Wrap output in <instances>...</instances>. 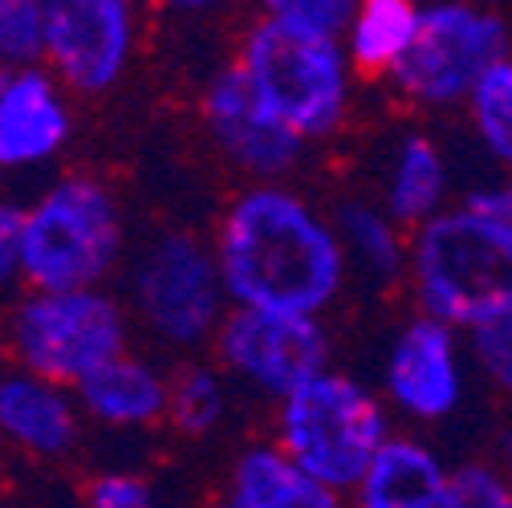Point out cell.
I'll return each mask as SVG.
<instances>
[{
  "label": "cell",
  "instance_id": "6da1fadb",
  "mask_svg": "<svg viewBox=\"0 0 512 508\" xmlns=\"http://www.w3.org/2000/svg\"><path fill=\"white\" fill-rule=\"evenodd\" d=\"M216 261L232 309L322 317L350 273L338 228L285 183H252L224 208Z\"/></svg>",
  "mask_w": 512,
  "mask_h": 508
},
{
  "label": "cell",
  "instance_id": "7a4b0ae2",
  "mask_svg": "<svg viewBox=\"0 0 512 508\" xmlns=\"http://www.w3.org/2000/svg\"><path fill=\"white\" fill-rule=\"evenodd\" d=\"M407 281L423 317L468 338L512 313V232L460 200L411 232Z\"/></svg>",
  "mask_w": 512,
  "mask_h": 508
},
{
  "label": "cell",
  "instance_id": "3957f363",
  "mask_svg": "<svg viewBox=\"0 0 512 508\" xmlns=\"http://www.w3.org/2000/svg\"><path fill=\"white\" fill-rule=\"evenodd\" d=\"M395 435L391 407L346 370H326L277 407V448L330 492H354Z\"/></svg>",
  "mask_w": 512,
  "mask_h": 508
},
{
  "label": "cell",
  "instance_id": "277c9868",
  "mask_svg": "<svg viewBox=\"0 0 512 508\" xmlns=\"http://www.w3.org/2000/svg\"><path fill=\"white\" fill-rule=\"evenodd\" d=\"M122 257V216L94 175H66L25 208V281L33 293L98 289Z\"/></svg>",
  "mask_w": 512,
  "mask_h": 508
},
{
  "label": "cell",
  "instance_id": "5b68a950",
  "mask_svg": "<svg viewBox=\"0 0 512 508\" xmlns=\"http://www.w3.org/2000/svg\"><path fill=\"white\" fill-rule=\"evenodd\" d=\"M240 74L289 131L305 143L334 135L350 110V57L342 41H317L261 17L240 45Z\"/></svg>",
  "mask_w": 512,
  "mask_h": 508
},
{
  "label": "cell",
  "instance_id": "8992f818",
  "mask_svg": "<svg viewBox=\"0 0 512 508\" xmlns=\"http://www.w3.org/2000/svg\"><path fill=\"white\" fill-rule=\"evenodd\" d=\"M512 53V25L500 9L468 0H431L419 13L411 53L391 74L395 94L415 110H460L480 78Z\"/></svg>",
  "mask_w": 512,
  "mask_h": 508
},
{
  "label": "cell",
  "instance_id": "52a82bcc",
  "mask_svg": "<svg viewBox=\"0 0 512 508\" xmlns=\"http://www.w3.org/2000/svg\"><path fill=\"white\" fill-rule=\"evenodd\" d=\"M9 346L21 370H33L74 391L98 366L126 354V313L102 289H29V297L13 309Z\"/></svg>",
  "mask_w": 512,
  "mask_h": 508
},
{
  "label": "cell",
  "instance_id": "ba28073f",
  "mask_svg": "<svg viewBox=\"0 0 512 508\" xmlns=\"http://www.w3.org/2000/svg\"><path fill=\"white\" fill-rule=\"evenodd\" d=\"M131 297L143 326L167 346H200L220 334L228 317L216 248L187 232H167L143 248L131 273Z\"/></svg>",
  "mask_w": 512,
  "mask_h": 508
},
{
  "label": "cell",
  "instance_id": "9c48e42d",
  "mask_svg": "<svg viewBox=\"0 0 512 508\" xmlns=\"http://www.w3.org/2000/svg\"><path fill=\"white\" fill-rule=\"evenodd\" d=\"M220 366L277 403L330 370V334L317 317L228 309L216 334Z\"/></svg>",
  "mask_w": 512,
  "mask_h": 508
},
{
  "label": "cell",
  "instance_id": "30bf717a",
  "mask_svg": "<svg viewBox=\"0 0 512 508\" xmlns=\"http://www.w3.org/2000/svg\"><path fill=\"white\" fill-rule=\"evenodd\" d=\"M468 342L452 326L415 313L382 358V403L407 423H443L468 399Z\"/></svg>",
  "mask_w": 512,
  "mask_h": 508
},
{
  "label": "cell",
  "instance_id": "8fae6325",
  "mask_svg": "<svg viewBox=\"0 0 512 508\" xmlns=\"http://www.w3.org/2000/svg\"><path fill=\"white\" fill-rule=\"evenodd\" d=\"M135 37L126 0H45V70L61 90L106 94L131 66Z\"/></svg>",
  "mask_w": 512,
  "mask_h": 508
},
{
  "label": "cell",
  "instance_id": "7c38bea8",
  "mask_svg": "<svg viewBox=\"0 0 512 508\" xmlns=\"http://www.w3.org/2000/svg\"><path fill=\"white\" fill-rule=\"evenodd\" d=\"M204 122H208V135L220 147V155L232 167H240L244 175H252L256 183H277L305 155V139L297 131H289V126L252 94L240 66L220 70L208 82Z\"/></svg>",
  "mask_w": 512,
  "mask_h": 508
},
{
  "label": "cell",
  "instance_id": "4fadbf2b",
  "mask_svg": "<svg viewBox=\"0 0 512 508\" xmlns=\"http://www.w3.org/2000/svg\"><path fill=\"white\" fill-rule=\"evenodd\" d=\"M70 106L57 78L37 70H0V167L25 171L49 163L70 143Z\"/></svg>",
  "mask_w": 512,
  "mask_h": 508
},
{
  "label": "cell",
  "instance_id": "5bb4252c",
  "mask_svg": "<svg viewBox=\"0 0 512 508\" xmlns=\"http://www.w3.org/2000/svg\"><path fill=\"white\" fill-rule=\"evenodd\" d=\"M78 395L33 370L0 374V435L37 460H61L78 448L82 435Z\"/></svg>",
  "mask_w": 512,
  "mask_h": 508
},
{
  "label": "cell",
  "instance_id": "9a60e30c",
  "mask_svg": "<svg viewBox=\"0 0 512 508\" xmlns=\"http://www.w3.org/2000/svg\"><path fill=\"white\" fill-rule=\"evenodd\" d=\"M78 407L86 419L102 423V427H118V431H131V427H151L159 419H167L171 411V378L139 358V354H118L106 366H98L86 383L74 387Z\"/></svg>",
  "mask_w": 512,
  "mask_h": 508
},
{
  "label": "cell",
  "instance_id": "2e32d148",
  "mask_svg": "<svg viewBox=\"0 0 512 508\" xmlns=\"http://www.w3.org/2000/svg\"><path fill=\"white\" fill-rule=\"evenodd\" d=\"M452 468L415 431H395L358 480L354 508H439Z\"/></svg>",
  "mask_w": 512,
  "mask_h": 508
},
{
  "label": "cell",
  "instance_id": "e0dca14e",
  "mask_svg": "<svg viewBox=\"0 0 512 508\" xmlns=\"http://www.w3.org/2000/svg\"><path fill=\"white\" fill-rule=\"evenodd\" d=\"M378 204L407 232L423 228L427 220L452 208V163H447V151L439 147L435 135L407 131L391 147Z\"/></svg>",
  "mask_w": 512,
  "mask_h": 508
},
{
  "label": "cell",
  "instance_id": "ac0fdd59",
  "mask_svg": "<svg viewBox=\"0 0 512 508\" xmlns=\"http://www.w3.org/2000/svg\"><path fill=\"white\" fill-rule=\"evenodd\" d=\"M224 508H342V496L301 472L277 443H261L232 464Z\"/></svg>",
  "mask_w": 512,
  "mask_h": 508
},
{
  "label": "cell",
  "instance_id": "d6986e66",
  "mask_svg": "<svg viewBox=\"0 0 512 508\" xmlns=\"http://www.w3.org/2000/svg\"><path fill=\"white\" fill-rule=\"evenodd\" d=\"M423 5L415 0H358L354 21L342 37L350 70L366 78H391L411 53Z\"/></svg>",
  "mask_w": 512,
  "mask_h": 508
},
{
  "label": "cell",
  "instance_id": "ffe728a7",
  "mask_svg": "<svg viewBox=\"0 0 512 508\" xmlns=\"http://www.w3.org/2000/svg\"><path fill=\"white\" fill-rule=\"evenodd\" d=\"M334 228L342 240V252L350 269L362 277L387 285L395 277H407V257H411V232L399 228L382 204L370 200H346L334 212Z\"/></svg>",
  "mask_w": 512,
  "mask_h": 508
},
{
  "label": "cell",
  "instance_id": "44dd1931",
  "mask_svg": "<svg viewBox=\"0 0 512 508\" xmlns=\"http://www.w3.org/2000/svg\"><path fill=\"white\" fill-rule=\"evenodd\" d=\"M464 110L484 159H492L504 175H512V53L480 78Z\"/></svg>",
  "mask_w": 512,
  "mask_h": 508
},
{
  "label": "cell",
  "instance_id": "7402d4cb",
  "mask_svg": "<svg viewBox=\"0 0 512 508\" xmlns=\"http://www.w3.org/2000/svg\"><path fill=\"white\" fill-rule=\"evenodd\" d=\"M228 411V391L224 378L212 366H187L171 378V411L167 419L183 435H208L220 427Z\"/></svg>",
  "mask_w": 512,
  "mask_h": 508
},
{
  "label": "cell",
  "instance_id": "603a6c76",
  "mask_svg": "<svg viewBox=\"0 0 512 508\" xmlns=\"http://www.w3.org/2000/svg\"><path fill=\"white\" fill-rule=\"evenodd\" d=\"M45 66V5L41 0H0V70Z\"/></svg>",
  "mask_w": 512,
  "mask_h": 508
},
{
  "label": "cell",
  "instance_id": "cb8c5ba5",
  "mask_svg": "<svg viewBox=\"0 0 512 508\" xmlns=\"http://www.w3.org/2000/svg\"><path fill=\"white\" fill-rule=\"evenodd\" d=\"M358 0H273L265 17L281 21L285 29L317 41H342L354 21Z\"/></svg>",
  "mask_w": 512,
  "mask_h": 508
},
{
  "label": "cell",
  "instance_id": "d4e9b609",
  "mask_svg": "<svg viewBox=\"0 0 512 508\" xmlns=\"http://www.w3.org/2000/svg\"><path fill=\"white\" fill-rule=\"evenodd\" d=\"M439 508H512V480L496 464L468 460L447 476Z\"/></svg>",
  "mask_w": 512,
  "mask_h": 508
},
{
  "label": "cell",
  "instance_id": "484cf974",
  "mask_svg": "<svg viewBox=\"0 0 512 508\" xmlns=\"http://www.w3.org/2000/svg\"><path fill=\"white\" fill-rule=\"evenodd\" d=\"M464 342H468V362L476 366V374L496 395L512 399V313L484 330H472Z\"/></svg>",
  "mask_w": 512,
  "mask_h": 508
},
{
  "label": "cell",
  "instance_id": "4316f807",
  "mask_svg": "<svg viewBox=\"0 0 512 508\" xmlns=\"http://www.w3.org/2000/svg\"><path fill=\"white\" fill-rule=\"evenodd\" d=\"M86 508H159V500L139 472H98L86 484Z\"/></svg>",
  "mask_w": 512,
  "mask_h": 508
},
{
  "label": "cell",
  "instance_id": "83f0119b",
  "mask_svg": "<svg viewBox=\"0 0 512 508\" xmlns=\"http://www.w3.org/2000/svg\"><path fill=\"white\" fill-rule=\"evenodd\" d=\"M25 281V212L0 204V293Z\"/></svg>",
  "mask_w": 512,
  "mask_h": 508
},
{
  "label": "cell",
  "instance_id": "f1b7e54d",
  "mask_svg": "<svg viewBox=\"0 0 512 508\" xmlns=\"http://www.w3.org/2000/svg\"><path fill=\"white\" fill-rule=\"evenodd\" d=\"M472 208H480L484 216H492L504 232H512V175H500L492 183H480L464 196Z\"/></svg>",
  "mask_w": 512,
  "mask_h": 508
},
{
  "label": "cell",
  "instance_id": "f546056e",
  "mask_svg": "<svg viewBox=\"0 0 512 508\" xmlns=\"http://www.w3.org/2000/svg\"><path fill=\"white\" fill-rule=\"evenodd\" d=\"M504 472H508V480H512V448H508V468H504Z\"/></svg>",
  "mask_w": 512,
  "mask_h": 508
},
{
  "label": "cell",
  "instance_id": "4dcf8cb0",
  "mask_svg": "<svg viewBox=\"0 0 512 508\" xmlns=\"http://www.w3.org/2000/svg\"><path fill=\"white\" fill-rule=\"evenodd\" d=\"M0 508H5V500H0Z\"/></svg>",
  "mask_w": 512,
  "mask_h": 508
}]
</instances>
